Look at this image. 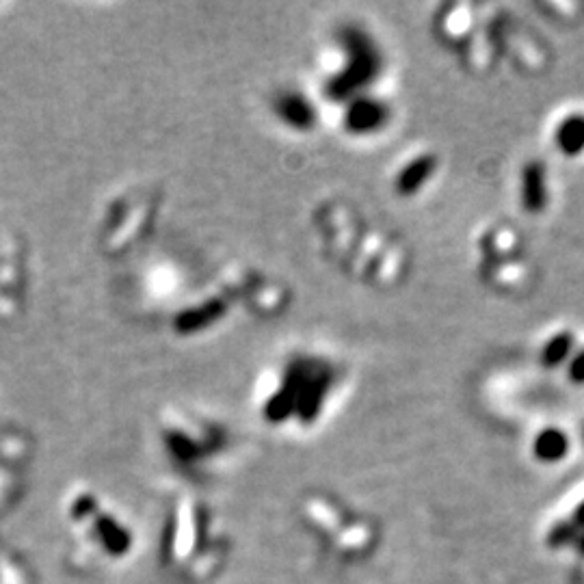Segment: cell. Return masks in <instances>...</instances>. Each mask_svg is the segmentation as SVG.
<instances>
[{"label": "cell", "instance_id": "7a4b0ae2", "mask_svg": "<svg viewBox=\"0 0 584 584\" xmlns=\"http://www.w3.org/2000/svg\"><path fill=\"white\" fill-rule=\"evenodd\" d=\"M193 546H195V517H193V509L184 507L180 511V522H178V533H176V556L184 559Z\"/></svg>", "mask_w": 584, "mask_h": 584}, {"label": "cell", "instance_id": "3957f363", "mask_svg": "<svg viewBox=\"0 0 584 584\" xmlns=\"http://www.w3.org/2000/svg\"><path fill=\"white\" fill-rule=\"evenodd\" d=\"M280 111L282 115L288 119L290 124H295V126H308L310 122V111H308V106H305V102L301 98H288L282 102L280 106Z\"/></svg>", "mask_w": 584, "mask_h": 584}, {"label": "cell", "instance_id": "277c9868", "mask_svg": "<svg viewBox=\"0 0 584 584\" xmlns=\"http://www.w3.org/2000/svg\"><path fill=\"white\" fill-rule=\"evenodd\" d=\"M310 513H312V517L314 520L318 522V524H323L325 528H338V515L331 511L329 507H325V504H321V502H312L310 504Z\"/></svg>", "mask_w": 584, "mask_h": 584}, {"label": "cell", "instance_id": "6da1fadb", "mask_svg": "<svg viewBox=\"0 0 584 584\" xmlns=\"http://www.w3.org/2000/svg\"><path fill=\"white\" fill-rule=\"evenodd\" d=\"M344 119H347V124H349L351 130L368 132V130H373V128H377L381 124L383 109L377 102H370V100L355 102V104H351L349 115Z\"/></svg>", "mask_w": 584, "mask_h": 584}, {"label": "cell", "instance_id": "5b68a950", "mask_svg": "<svg viewBox=\"0 0 584 584\" xmlns=\"http://www.w3.org/2000/svg\"><path fill=\"white\" fill-rule=\"evenodd\" d=\"M368 539V530L362 528V526H355L351 530V535L349 537H342V546H349V548H360L364 546Z\"/></svg>", "mask_w": 584, "mask_h": 584}, {"label": "cell", "instance_id": "8992f818", "mask_svg": "<svg viewBox=\"0 0 584 584\" xmlns=\"http://www.w3.org/2000/svg\"><path fill=\"white\" fill-rule=\"evenodd\" d=\"M572 377L578 381H584V353L572 364Z\"/></svg>", "mask_w": 584, "mask_h": 584}]
</instances>
